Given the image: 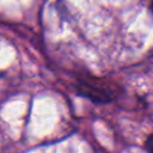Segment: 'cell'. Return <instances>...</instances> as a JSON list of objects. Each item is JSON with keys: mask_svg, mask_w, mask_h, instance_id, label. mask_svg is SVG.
I'll list each match as a JSON object with an SVG mask.
<instances>
[{"mask_svg": "<svg viewBox=\"0 0 153 153\" xmlns=\"http://www.w3.org/2000/svg\"><path fill=\"white\" fill-rule=\"evenodd\" d=\"M151 8H152V12H153V0H152V4H151Z\"/></svg>", "mask_w": 153, "mask_h": 153, "instance_id": "3957f363", "label": "cell"}, {"mask_svg": "<svg viewBox=\"0 0 153 153\" xmlns=\"http://www.w3.org/2000/svg\"><path fill=\"white\" fill-rule=\"evenodd\" d=\"M145 148L147 151V153H153V134H151L145 142Z\"/></svg>", "mask_w": 153, "mask_h": 153, "instance_id": "7a4b0ae2", "label": "cell"}, {"mask_svg": "<svg viewBox=\"0 0 153 153\" xmlns=\"http://www.w3.org/2000/svg\"><path fill=\"white\" fill-rule=\"evenodd\" d=\"M76 92L91 99L94 103H109L116 99L121 87L112 81L98 79L94 76H81L75 82Z\"/></svg>", "mask_w": 153, "mask_h": 153, "instance_id": "6da1fadb", "label": "cell"}]
</instances>
